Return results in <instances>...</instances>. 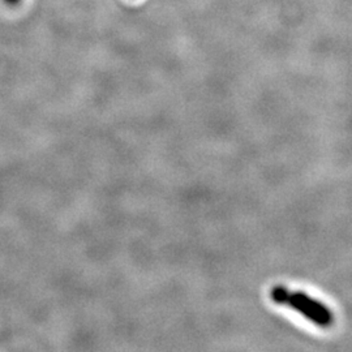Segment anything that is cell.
Instances as JSON below:
<instances>
[{
    "label": "cell",
    "instance_id": "1",
    "mask_svg": "<svg viewBox=\"0 0 352 352\" xmlns=\"http://www.w3.org/2000/svg\"><path fill=\"white\" fill-rule=\"evenodd\" d=\"M270 298L276 304L287 307L317 327H329L334 322V315L327 304L300 289L276 286L270 289Z\"/></svg>",
    "mask_w": 352,
    "mask_h": 352
},
{
    "label": "cell",
    "instance_id": "2",
    "mask_svg": "<svg viewBox=\"0 0 352 352\" xmlns=\"http://www.w3.org/2000/svg\"><path fill=\"white\" fill-rule=\"evenodd\" d=\"M6 1H8V3H11V4H16V3L20 1V0H6Z\"/></svg>",
    "mask_w": 352,
    "mask_h": 352
}]
</instances>
